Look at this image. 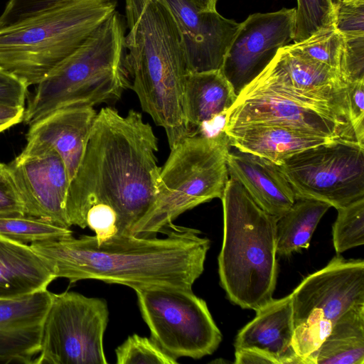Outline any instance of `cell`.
Returning <instances> with one entry per match:
<instances>
[{"label": "cell", "instance_id": "6da1fadb", "mask_svg": "<svg viewBox=\"0 0 364 364\" xmlns=\"http://www.w3.org/2000/svg\"><path fill=\"white\" fill-rule=\"evenodd\" d=\"M158 139L141 113L122 116L103 107L97 114L83 158L70 182L66 212L71 225L84 229L90 210L116 215L117 235L134 227L154 204L161 168Z\"/></svg>", "mask_w": 364, "mask_h": 364}, {"label": "cell", "instance_id": "7a4b0ae2", "mask_svg": "<svg viewBox=\"0 0 364 364\" xmlns=\"http://www.w3.org/2000/svg\"><path fill=\"white\" fill-rule=\"evenodd\" d=\"M162 238L116 235L98 242L72 235L33 242L32 249L70 284L96 279L134 290L150 287L192 289L204 270L210 241L198 230L170 223Z\"/></svg>", "mask_w": 364, "mask_h": 364}, {"label": "cell", "instance_id": "3957f363", "mask_svg": "<svg viewBox=\"0 0 364 364\" xmlns=\"http://www.w3.org/2000/svg\"><path fill=\"white\" fill-rule=\"evenodd\" d=\"M125 17L130 87L142 110L164 129L172 149L189 133L184 111L188 71L179 31L159 0H125Z\"/></svg>", "mask_w": 364, "mask_h": 364}, {"label": "cell", "instance_id": "277c9868", "mask_svg": "<svg viewBox=\"0 0 364 364\" xmlns=\"http://www.w3.org/2000/svg\"><path fill=\"white\" fill-rule=\"evenodd\" d=\"M223 239L218 256L220 283L229 300L255 311L275 289L277 218L262 209L229 177L222 198Z\"/></svg>", "mask_w": 364, "mask_h": 364}, {"label": "cell", "instance_id": "5b68a950", "mask_svg": "<svg viewBox=\"0 0 364 364\" xmlns=\"http://www.w3.org/2000/svg\"><path fill=\"white\" fill-rule=\"evenodd\" d=\"M125 18L114 11L75 52L36 85L23 122L30 125L65 107L118 100L131 87L125 66Z\"/></svg>", "mask_w": 364, "mask_h": 364}, {"label": "cell", "instance_id": "8992f818", "mask_svg": "<svg viewBox=\"0 0 364 364\" xmlns=\"http://www.w3.org/2000/svg\"><path fill=\"white\" fill-rule=\"evenodd\" d=\"M115 0H70L0 28V66L38 84L115 10Z\"/></svg>", "mask_w": 364, "mask_h": 364}, {"label": "cell", "instance_id": "52a82bcc", "mask_svg": "<svg viewBox=\"0 0 364 364\" xmlns=\"http://www.w3.org/2000/svg\"><path fill=\"white\" fill-rule=\"evenodd\" d=\"M230 146L223 131L211 137L188 134L171 149L160 170L154 204L132 235L151 237L186 210L221 198L228 180Z\"/></svg>", "mask_w": 364, "mask_h": 364}, {"label": "cell", "instance_id": "ba28073f", "mask_svg": "<svg viewBox=\"0 0 364 364\" xmlns=\"http://www.w3.org/2000/svg\"><path fill=\"white\" fill-rule=\"evenodd\" d=\"M245 124H278L355 140L347 104L299 93L269 65L238 95L226 113L224 129Z\"/></svg>", "mask_w": 364, "mask_h": 364}, {"label": "cell", "instance_id": "9c48e42d", "mask_svg": "<svg viewBox=\"0 0 364 364\" xmlns=\"http://www.w3.org/2000/svg\"><path fill=\"white\" fill-rule=\"evenodd\" d=\"M292 346L306 364L339 317L364 303V261L337 255L321 269L307 276L290 294Z\"/></svg>", "mask_w": 364, "mask_h": 364}, {"label": "cell", "instance_id": "30bf717a", "mask_svg": "<svg viewBox=\"0 0 364 364\" xmlns=\"http://www.w3.org/2000/svg\"><path fill=\"white\" fill-rule=\"evenodd\" d=\"M151 339L177 359L211 355L222 341L206 302L192 289L150 287L134 290Z\"/></svg>", "mask_w": 364, "mask_h": 364}, {"label": "cell", "instance_id": "8fae6325", "mask_svg": "<svg viewBox=\"0 0 364 364\" xmlns=\"http://www.w3.org/2000/svg\"><path fill=\"white\" fill-rule=\"evenodd\" d=\"M296 198L338 209L364 197V146L338 139L298 152L280 165Z\"/></svg>", "mask_w": 364, "mask_h": 364}, {"label": "cell", "instance_id": "7c38bea8", "mask_svg": "<svg viewBox=\"0 0 364 364\" xmlns=\"http://www.w3.org/2000/svg\"><path fill=\"white\" fill-rule=\"evenodd\" d=\"M108 315L103 299L75 291L53 293L33 364L107 363L103 338Z\"/></svg>", "mask_w": 364, "mask_h": 364}, {"label": "cell", "instance_id": "4fadbf2b", "mask_svg": "<svg viewBox=\"0 0 364 364\" xmlns=\"http://www.w3.org/2000/svg\"><path fill=\"white\" fill-rule=\"evenodd\" d=\"M294 22L295 8H284L240 23L220 69L237 96L293 41Z\"/></svg>", "mask_w": 364, "mask_h": 364}, {"label": "cell", "instance_id": "5bb4252c", "mask_svg": "<svg viewBox=\"0 0 364 364\" xmlns=\"http://www.w3.org/2000/svg\"><path fill=\"white\" fill-rule=\"evenodd\" d=\"M6 167L23 201L26 215L70 228L66 212L70 179L63 160L55 150L29 156L19 154Z\"/></svg>", "mask_w": 364, "mask_h": 364}, {"label": "cell", "instance_id": "9a60e30c", "mask_svg": "<svg viewBox=\"0 0 364 364\" xmlns=\"http://www.w3.org/2000/svg\"><path fill=\"white\" fill-rule=\"evenodd\" d=\"M180 33L188 73L221 69L240 23L217 11H202L188 0H159Z\"/></svg>", "mask_w": 364, "mask_h": 364}, {"label": "cell", "instance_id": "2e32d148", "mask_svg": "<svg viewBox=\"0 0 364 364\" xmlns=\"http://www.w3.org/2000/svg\"><path fill=\"white\" fill-rule=\"evenodd\" d=\"M97 114L89 106L65 107L48 113L29 125L27 143L20 154L55 150L65 163L70 182L83 158Z\"/></svg>", "mask_w": 364, "mask_h": 364}, {"label": "cell", "instance_id": "e0dca14e", "mask_svg": "<svg viewBox=\"0 0 364 364\" xmlns=\"http://www.w3.org/2000/svg\"><path fill=\"white\" fill-rule=\"evenodd\" d=\"M52 299L53 293L46 289L0 300V363L33 364Z\"/></svg>", "mask_w": 364, "mask_h": 364}, {"label": "cell", "instance_id": "ac0fdd59", "mask_svg": "<svg viewBox=\"0 0 364 364\" xmlns=\"http://www.w3.org/2000/svg\"><path fill=\"white\" fill-rule=\"evenodd\" d=\"M293 311L290 294L272 299L256 311L255 317L237 333L235 350L254 349L274 359L277 364H304L292 346Z\"/></svg>", "mask_w": 364, "mask_h": 364}, {"label": "cell", "instance_id": "d6986e66", "mask_svg": "<svg viewBox=\"0 0 364 364\" xmlns=\"http://www.w3.org/2000/svg\"><path fill=\"white\" fill-rule=\"evenodd\" d=\"M227 165L229 177L238 181L264 211L279 218L296 200L294 192L278 165L235 148Z\"/></svg>", "mask_w": 364, "mask_h": 364}, {"label": "cell", "instance_id": "ffe728a7", "mask_svg": "<svg viewBox=\"0 0 364 364\" xmlns=\"http://www.w3.org/2000/svg\"><path fill=\"white\" fill-rule=\"evenodd\" d=\"M230 146L263 157L277 165L306 149L328 143L331 139L290 127L245 124L224 129Z\"/></svg>", "mask_w": 364, "mask_h": 364}, {"label": "cell", "instance_id": "44dd1931", "mask_svg": "<svg viewBox=\"0 0 364 364\" xmlns=\"http://www.w3.org/2000/svg\"><path fill=\"white\" fill-rule=\"evenodd\" d=\"M55 279L48 262L30 245L0 236V300L45 291Z\"/></svg>", "mask_w": 364, "mask_h": 364}, {"label": "cell", "instance_id": "7402d4cb", "mask_svg": "<svg viewBox=\"0 0 364 364\" xmlns=\"http://www.w3.org/2000/svg\"><path fill=\"white\" fill-rule=\"evenodd\" d=\"M269 65L283 82L299 93L347 101L346 85L336 70L305 58L287 46L279 49Z\"/></svg>", "mask_w": 364, "mask_h": 364}, {"label": "cell", "instance_id": "603a6c76", "mask_svg": "<svg viewBox=\"0 0 364 364\" xmlns=\"http://www.w3.org/2000/svg\"><path fill=\"white\" fill-rule=\"evenodd\" d=\"M237 97L220 70L188 73L184 111L189 133L203 122L226 114Z\"/></svg>", "mask_w": 364, "mask_h": 364}, {"label": "cell", "instance_id": "cb8c5ba5", "mask_svg": "<svg viewBox=\"0 0 364 364\" xmlns=\"http://www.w3.org/2000/svg\"><path fill=\"white\" fill-rule=\"evenodd\" d=\"M364 363V303L346 311L306 364Z\"/></svg>", "mask_w": 364, "mask_h": 364}, {"label": "cell", "instance_id": "d4e9b609", "mask_svg": "<svg viewBox=\"0 0 364 364\" xmlns=\"http://www.w3.org/2000/svg\"><path fill=\"white\" fill-rule=\"evenodd\" d=\"M331 207L320 200L296 198L277 220V255L287 257L308 248L317 225Z\"/></svg>", "mask_w": 364, "mask_h": 364}, {"label": "cell", "instance_id": "484cf974", "mask_svg": "<svg viewBox=\"0 0 364 364\" xmlns=\"http://www.w3.org/2000/svg\"><path fill=\"white\" fill-rule=\"evenodd\" d=\"M72 234L70 228L36 217L0 216V236L21 243L56 240Z\"/></svg>", "mask_w": 364, "mask_h": 364}, {"label": "cell", "instance_id": "4316f807", "mask_svg": "<svg viewBox=\"0 0 364 364\" xmlns=\"http://www.w3.org/2000/svg\"><path fill=\"white\" fill-rule=\"evenodd\" d=\"M342 44V36L332 25L318 30L301 41L287 46L295 53L338 72Z\"/></svg>", "mask_w": 364, "mask_h": 364}, {"label": "cell", "instance_id": "83f0119b", "mask_svg": "<svg viewBox=\"0 0 364 364\" xmlns=\"http://www.w3.org/2000/svg\"><path fill=\"white\" fill-rule=\"evenodd\" d=\"M333 242L337 255L364 244V197L337 209Z\"/></svg>", "mask_w": 364, "mask_h": 364}, {"label": "cell", "instance_id": "f1b7e54d", "mask_svg": "<svg viewBox=\"0 0 364 364\" xmlns=\"http://www.w3.org/2000/svg\"><path fill=\"white\" fill-rule=\"evenodd\" d=\"M332 0H297L294 43L301 41L318 30L333 25Z\"/></svg>", "mask_w": 364, "mask_h": 364}, {"label": "cell", "instance_id": "f546056e", "mask_svg": "<svg viewBox=\"0 0 364 364\" xmlns=\"http://www.w3.org/2000/svg\"><path fill=\"white\" fill-rule=\"evenodd\" d=\"M117 364H176L151 338L136 333L129 336L115 350Z\"/></svg>", "mask_w": 364, "mask_h": 364}, {"label": "cell", "instance_id": "4dcf8cb0", "mask_svg": "<svg viewBox=\"0 0 364 364\" xmlns=\"http://www.w3.org/2000/svg\"><path fill=\"white\" fill-rule=\"evenodd\" d=\"M338 73L344 83L364 80V36H342Z\"/></svg>", "mask_w": 364, "mask_h": 364}, {"label": "cell", "instance_id": "1f68e13d", "mask_svg": "<svg viewBox=\"0 0 364 364\" xmlns=\"http://www.w3.org/2000/svg\"><path fill=\"white\" fill-rule=\"evenodd\" d=\"M333 4V25L341 35L364 36V0H351Z\"/></svg>", "mask_w": 364, "mask_h": 364}, {"label": "cell", "instance_id": "d6a6232c", "mask_svg": "<svg viewBox=\"0 0 364 364\" xmlns=\"http://www.w3.org/2000/svg\"><path fill=\"white\" fill-rule=\"evenodd\" d=\"M70 0H9L0 15V28L33 17Z\"/></svg>", "mask_w": 364, "mask_h": 364}, {"label": "cell", "instance_id": "836d02e7", "mask_svg": "<svg viewBox=\"0 0 364 364\" xmlns=\"http://www.w3.org/2000/svg\"><path fill=\"white\" fill-rule=\"evenodd\" d=\"M346 85L350 122L355 140L364 146V80Z\"/></svg>", "mask_w": 364, "mask_h": 364}, {"label": "cell", "instance_id": "e575fe53", "mask_svg": "<svg viewBox=\"0 0 364 364\" xmlns=\"http://www.w3.org/2000/svg\"><path fill=\"white\" fill-rule=\"evenodd\" d=\"M26 215L16 184L6 167L0 168V216Z\"/></svg>", "mask_w": 364, "mask_h": 364}, {"label": "cell", "instance_id": "d590c367", "mask_svg": "<svg viewBox=\"0 0 364 364\" xmlns=\"http://www.w3.org/2000/svg\"><path fill=\"white\" fill-rule=\"evenodd\" d=\"M28 87L23 80L0 66V106L24 107Z\"/></svg>", "mask_w": 364, "mask_h": 364}, {"label": "cell", "instance_id": "8d00e7d4", "mask_svg": "<svg viewBox=\"0 0 364 364\" xmlns=\"http://www.w3.org/2000/svg\"><path fill=\"white\" fill-rule=\"evenodd\" d=\"M235 355L236 364H277L274 359L257 350H235Z\"/></svg>", "mask_w": 364, "mask_h": 364}, {"label": "cell", "instance_id": "74e56055", "mask_svg": "<svg viewBox=\"0 0 364 364\" xmlns=\"http://www.w3.org/2000/svg\"><path fill=\"white\" fill-rule=\"evenodd\" d=\"M24 107L0 106V133L23 122Z\"/></svg>", "mask_w": 364, "mask_h": 364}, {"label": "cell", "instance_id": "f35d334b", "mask_svg": "<svg viewBox=\"0 0 364 364\" xmlns=\"http://www.w3.org/2000/svg\"><path fill=\"white\" fill-rule=\"evenodd\" d=\"M195 6L202 11H216L218 0H188Z\"/></svg>", "mask_w": 364, "mask_h": 364}, {"label": "cell", "instance_id": "ab89813d", "mask_svg": "<svg viewBox=\"0 0 364 364\" xmlns=\"http://www.w3.org/2000/svg\"><path fill=\"white\" fill-rule=\"evenodd\" d=\"M351 1V0H332V1L333 3H337V2H344V1Z\"/></svg>", "mask_w": 364, "mask_h": 364}, {"label": "cell", "instance_id": "60d3db41", "mask_svg": "<svg viewBox=\"0 0 364 364\" xmlns=\"http://www.w3.org/2000/svg\"><path fill=\"white\" fill-rule=\"evenodd\" d=\"M4 164H2V163H0V168H1L2 166H4Z\"/></svg>", "mask_w": 364, "mask_h": 364}]
</instances>
